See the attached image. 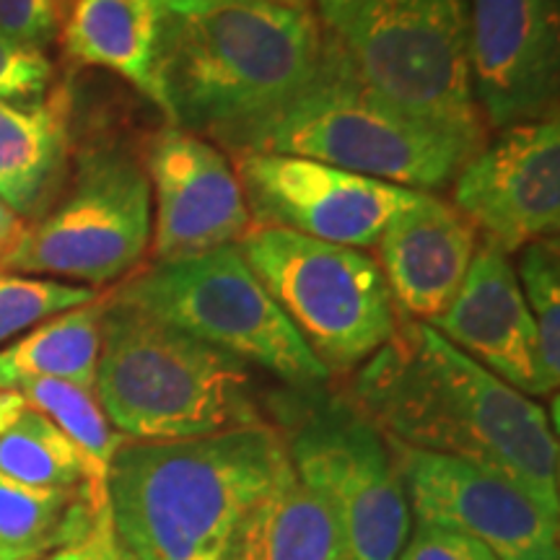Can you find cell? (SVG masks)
Instances as JSON below:
<instances>
[{"instance_id":"5bb4252c","label":"cell","mask_w":560,"mask_h":560,"mask_svg":"<svg viewBox=\"0 0 560 560\" xmlns=\"http://www.w3.org/2000/svg\"><path fill=\"white\" fill-rule=\"evenodd\" d=\"M140 161L151 185L153 262L231 247L252 229L234 164L210 140L166 125L149 138Z\"/></svg>"},{"instance_id":"1f68e13d","label":"cell","mask_w":560,"mask_h":560,"mask_svg":"<svg viewBox=\"0 0 560 560\" xmlns=\"http://www.w3.org/2000/svg\"><path fill=\"white\" fill-rule=\"evenodd\" d=\"M24 229H26V221L13 213V210L0 200V262L5 260V255H9L13 247H16V242L21 240V234H24Z\"/></svg>"},{"instance_id":"cb8c5ba5","label":"cell","mask_w":560,"mask_h":560,"mask_svg":"<svg viewBox=\"0 0 560 560\" xmlns=\"http://www.w3.org/2000/svg\"><path fill=\"white\" fill-rule=\"evenodd\" d=\"M13 392H19L42 416L50 418L102 470H109L112 457L128 441L104 416L94 389L60 380H30L21 382Z\"/></svg>"},{"instance_id":"f546056e","label":"cell","mask_w":560,"mask_h":560,"mask_svg":"<svg viewBox=\"0 0 560 560\" xmlns=\"http://www.w3.org/2000/svg\"><path fill=\"white\" fill-rule=\"evenodd\" d=\"M39 560H132V556L122 545L120 537H117L115 524H112V516L107 509V514L102 516L100 524H96L83 540L70 542L66 548L55 550L50 556Z\"/></svg>"},{"instance_id":"d6986e66","label":"cell","mask_w":560,"mask_h":560,"mask_svg":"<svg viewBox=\"0 0 560 560\" xmlns=\"http://www.w3.org/2000/svg\"><path fill=\"white\" fill-rule=\"evenodd\" d=\"M161 30L164 0H73L60 24V42L73 66L112 70L164 109Z\"/></svg>"},{"instance_id":"4316f807","label":"cell","mask_w":560,"mask_h":560,"mask_svg":"<svg viewBox=\"0 0 560 560\" xmlns=\"http://www.w3.org/2000/svg\"><path fill=\"white\" fill-rule=\"evenodd\" d=\"M55 68L45 52L13 45L0 34V100L37 102L52 89Z\"/></svg>"},{"instance_id":"2e32d148","label":"cell","mask_w":560,"mask_h":560,"mask_svg":"<svg viewBox=\"0 0 560 560\" xmlns=\"http://www.w3.org/2000/svg\"><path fill=\"white\" fill-rule=\"evenodd\" d=\"M429 325L501 382L542 397L535 322L514 265L495 244L480 240L457 296Z\"/></svg>"},{"instance_id":"44dd1931","label":"cell","mask_w":560,"mask_h":560,"mask_svg":"<svg viewBox=\"0 0 560 560\" xmlns=\"http://www.w3.org/2000/svg\"><path fill=\"white\" fill-rule=\"evenodd\" d=\"M94 488H39L0 475V560H39L83 540L107 514Z\"/></svg>"},{"instance_id":"9c48e42d","label":"cell","mask_w":560,"mask_h":560,"mask_svg":"<svg viewBox=\"0 0 560 560\" xmlns=\"http://www.w3.org/2000/svg\"><path fill=\"white\" fill-rule=\"evenodd\" d=\"M109 291L192 338L270 371L291 389L327 387L332 380L236 244L185 260L153 262Z\"/></svg>"},{"instance_id":"7a4b0ae2","label":"cell","mask_w":560,"mask_h":560,"mask_svg":"<svg viewBox=\"0 0 560 560\" xmlns=\"http://www.w3.org/2000/svg\"><path fill=\"white\" fill-rule=\"evenodd\" d=\"M322 47L314 11L276 0H164L161 112L244 156L312 79Z\"/></svg>"},{"instance_id":"603a6c76","label":"cell","mask_w":560,"mask_h":560,"mask_svg":"<svg viewBox=\"0 0 560 560\" xmlns=\"http://www.w3.org/2000/svg\"><path fill=\"white\" fill-rule=\"evenodd\" d=\"M0 475L26 486L107 493V470L91 462L19 392H0Z\"/></svg>"},{"instance_id":"3957f363","label":"cell","mask_w":560,"mask_h":560,"mask_svg":"<svg viewBox=\"0 0 560 560\" xmlns=\"http://www.w3.org/2000/svg\"><path fill=\"white\" fill-rule=\"evenodd\" d=\"M272 423L185 441H125L109 516L132 560H226L247 511L289 467Z\"/></svg>"},{"instance_id":"52a82bcc","label":"cell","mask_w":560,"mask_h":560,"mask_svg":"<svg viewBox=\"0 0 560 560\" xmlns=\"http://www.w3.org/2000/svg\"><path fill=\"white\" fill-rule=\"evenodd\" d=\"M330 34L380 100L480 149L488 143L472 91L467 0H361Z\"/></svg>"},{"instance_id":"f1b7e54d","label":"cell","mask_w":560,"mask_h":560,"mask_svg":"<svg viewBox=\"0 0 560 560\" xmlns=\"http://www.w3.org/2000/svg\"><path fill=\"white\" fill-rule=\"evenodd\" d=\"M397 560H495V556L457 529L431 522H412L408 542Z\"/></svg>"},{"instance_id":"ac0fdd59","label":"cell","mask_w":560,"mask_h":560,"mask_svg":"<svg viewBox=\"0 0 560 560\" xmlns=\"http://www.w3.org/2000/svg\"><path fill=\"white\" fill-rule=\"evenodd\" d=\"M68 86L37 102L0 100V200L26 223L39 219L66 185L70 159Z\"/></svg>"},{"instance_id":"ffe728a7","label":"cell","mask_w":560,"mask_h":560,"mask_svg":"<svg viewBox=\"0 0 560 560\" xmlns=\"http://www.w3.org/2000/svg\"><path fill=\"white\" fill-rule=\"evenodd\" d=\"M226 560H346V545L332 511L289 465L247 511Z\"/></svg>"},{"instance_id":"83f0119b","label":"cell","mask_w":560,"mask_h":560,"mask_svg":"<svg viewBox=\"0 0 560 560\" xmlns=\"http://www.w3.org/2000/svg\"><path fill=\"white\" fill-rule=\"evenodd\" d=\"M60 0H0V34L13 45L42 52L60 37Z\"/></svg>"},{"instance_id":"d6a6232c","label":"cell","mask_w":560,"mask_h":560,"mask_svg":"<svg viewBox=\"0 0 560 560\" xmlns=\"http://www.w3.org/2000/svg\"><path fill=\"white\" fill-rule=\"evenodd\" d=\"M276 3L293 5V9H306V11H312V0H276Z\"/></svg>"},{"instance_id":"277c9868","label":"cell","mask_w":560,"mask_h":560,"mask_svg":"<svg viewBox=\"0 0 560 560\" xmlns=\"http://www.w3.org/2000/svg\"><path fill=\"white\" fill-rule=\"evenodd\" d=\"M94 392L128 441H185L270 423L249 363L125 304L109 289Z\"/></svg>"},{"instance_id":"7c38bea8","label":"cell","mask_w":560,"mask_h":560,"mask_svg":"<svg viewBox=\"0 0 560 560\" xmlns=\"http://www.w3.org/2000/svg\"><path fill=\"white\" fill-rule=\"evenodd\" d=\"M387 441L400 467L412 522L457 529L495 560H560V516L540 506L520 482L475 462Z\"/></svg>"},{"instance_id":"9a60e30c","label":"cell","mask_w":560,"mask_h":560,"mask_svg":"<svg viewBox=\"0 0 560 560\" xmlns=\"http://www.w3.org/2000/svg\"><path fill=\"white\" fill-rule=\"evenodd\" d=\"M472 91L488 130L558 115L560 0H467Z\"/></svg>"},{"instance_id":"4fadbf2b","label":"cell","mask_w":560,"mask_h":560,"mask_svg":"<svg viewBox=\"0 0 560 560\" xmlns=\"http://www.w3.org/2000/svg\"><path fill=\"white\" fill-rule=\"evenodd\" d=\"M452 206L480 240L520 252L556 240L560 226V120L516 122L499 130L454 177Z\"/></svg>"},{"instance_id":"30bf717a","label":"cell","mask_w":560,"mask_h":560,"mask_svg":"<svg viewBox=\"0 0 560 560\" xmlns=\"http://www.w3.org/2000/svg\"><path fill=\"white\" fill-rule=\"evenodd\" d=\"M153 206L143 161L120 143L89 145L50 208L26 223L0 270L107 289L151 249Z\"/></svg>"},{"instance_id":"5b68a950","label":"cell","mask_w":560,"mask_h":560,"mask_svg":"<svg viewBox=\"0 0 560 560\" xmlns=\"http://www.w3.org/2000/svg\"><path fill=\"white\" fill-rule=\"evenodd\" d=\"M478 151L480 145L405 115L363 86L330 32L312 79L252 149L322 161L418 192L444 190Z\"/></svg>"},{"instance_id":"d4e9b609","label":"cell","mask_w":560,"mask_h":560,"mask_svg":"<svg viewBox=\"0 0 560 560\" xmlns=\"http://www.w3.org/2000/svg\"><path fill=\"white\" fill-rule=\"evenodd\" d=\"M522 296L535 322L540 395H558L560 384V247L558 240H537L520 249L516 265Z\"/></svg>"},{"instance_id":"e0dca14e","label":"cell","mask_w":560,"mask_h":560,"mask_svg":"<svg viewBox=\"0 0 560 560\" xmlns=\"http://www.w3.org/2000/svg\"><path fill=\"white\" fill-rule=\"evenodd\" d=\"M480 234L452 202L423 192L376 242L380 268L402 317L433 322L465 283Z\"/></svg>"},{"instance_id":"6da1fadb","label":"cell","mask_w":560,"mask_h":560,"mask_svg":"<svg viewBox=\"0 0 560 560\" xmlns=\"http://www.w3.org/2000/svg\"><path fill=\"white\" fill-rule=\"evenodd\" d=\"M342 395L397 444L499 470L560 516V452L548 410L425 322L397 330L350 371Z\"/></svg>"},{"instance_id":"484cf974","label":"cell","mask_w":560,"mask_h":560,"mask_svg":"<svg viewBox=\"0 0 560 560\" xmlns=\"http://www.w3.org/2000/svg\"><path fill=\"white\" fill-rule=\"evenodd\" d=\"M100 296L102 291L89 285H70L52 278L0 270V346L55 314L75 310Z\"/></svg>"},{"instance_id":"7402d4cb","label":"cell","mask_w":560,"mask_h":560,"mask_svg":"<svg viewBox=\"0 0 560 560\" xmlns=\"http://www.w3.org/2000/svg\"><path fill=\"white\" fill-rule=\"evenodd\" d=\"M107 291L89 304L39 322L0 350V392L21 382L60 380L94 389L102 348V319Z\"/></svg>"},{"instance_id":"8fae6325","label":"cell","mask_w":560,"mask_h":560,"mask_svg":"<svg viewBox=\"0 0 560 560\" xmlns=\"http://www.w3.org/2000/svg\"><path fill=\"white\" fill-rule=\"evenodd\" d=\"M236 177L255 226L353 249L376 247L389 221L423 195L283 153L236 156Z\"/></svg>"},{"instance_id":"8992f818","label":"cell","mask_w":560,"mask_h":560,"mask_svg":"<svg viewBox=\"0 0 560 560\" xmlns=\"http://www.w3.org/2000/svg\"><path fill=\"white\" fill-rule=\"evenodd\" d=\"M293 472L338 522L346 560H397L412 529L389 441L346 395L325 387L272 397Z\"/></svg>"},{"instance_id":"ba28073f","label":"cell","mask_w":560,"mask_h":560,"mask_svg":"<svg viewBox=\"0 0 560 560\" xmlns=\"http://www.w3.org/2000/svg\"><path fill=\"white\" fill-rule=\"evenodd\" d=\"M236 247L330 376L355 371L395 335L400 312L363 249L255 223Z\"/></svg>"},{"instance_id":"4dcf8cb0","label":"cell","mask_w":560,"mask_h":560,"mask_svg":"<svg viewBox=\"0 0 560 560\" xmlns=\"http://www.w3.org/2000/svg\"><path fill=\"white\" fill-rule=\"evenodd\" d=\"M361 0H314V9H317V19H322V30L325 32H338L346 19L353 13L355 5Z\"/></svg>"}]
</instances>
